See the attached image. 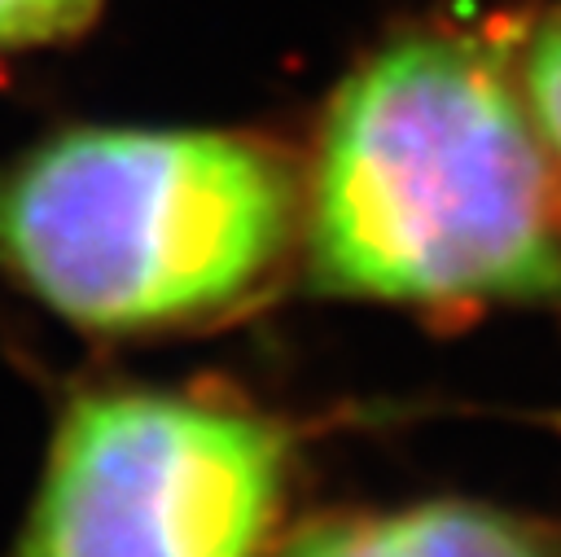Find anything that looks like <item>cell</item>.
I'll use <instances>...</instances> for the list:
<instances>
[{
    "instance_id": "6",
    "label": "cell",
    "mask_w": 561,
    "mask_h": 557,
    "mask_svg": "<svg viewBox=\"0 0 561 557\" xmlns=\"http://www.w3.org/2000/svg\"><path fill=\"white\" fill-rule=\"evenodd\" d=\"M101 0H0V48L53 44L92 22Z\"/></svg>"
},
{
    "instance_id": "1",
    "label": "cell",
    "mask_w": 561,
    "mask_h": 557,
    "mask_svg": "<svg viewBox=\"0 0 561 557\" xmlns=\"http://www.w3.org/2000/svg\"><path fill=\"white\" fill-rule=\"evenodd\" d=\"M324 294L561 311V167L500 44L416 31L333 92L302 197Z\"/></svg>"
},
{
    "instance_id": "2",
    "label": "cell",
    "mask_w": 561,
    "mask_h": 557,
    "mask_svg": "<svg viewBox=\"0 0 561 557\" xmlns=\"http://www.w3.org/2000/svg\"><path fill=\"white\" fill-rule=\"evenodd\" d=\"M298 228V171L250 132L70 127L0 167V272L105 338L241 311Z\"/></svg>"
},
{
    "instance_id": "3",
    "label": "cell",
    "mask_w": 561,
    "mask_h": 557,
    "mask_svg": "<svg viewBox=\"0 0 561 557\" xmlns=\"http://www.w3.org/2000/svg\"><path fill=\"white\" fill-rule=\"evenodd\" d=\"M289 434L254 408L105 386L66 403L13 557H263Z\"/></svg>"
},
{
    "instance_id": "5",
    "label": "cell",
    "mask_w": 561,
    "mask_h": 557,
    "mask_svg": "<svg viewBox=\"0 0 561 557\" xmlns=\"http://www.w3.org/2000/svg\"><path fill=\"white\" fill-rule=\"evenodd\" d=\"M522 92L530 101V114L561 167V4L530 31L522 53Z\"/></svg>"
},
{
    "instance_id": "4",
    "label": "cell",
    "mask_w": 561,
    "mask_h": 557,
    "mask_svg": "<svg viewBox=\"0 0 561 557\" xmlns=\"http://www.w3.org/2000/svg\"><path fill=\"white\" fill-rule=\"evenodd\" d=\"M280 557H557V548L526 518L504 509L434 500L329 518L294 535Z\"/></svg>"
}]
</instances>
